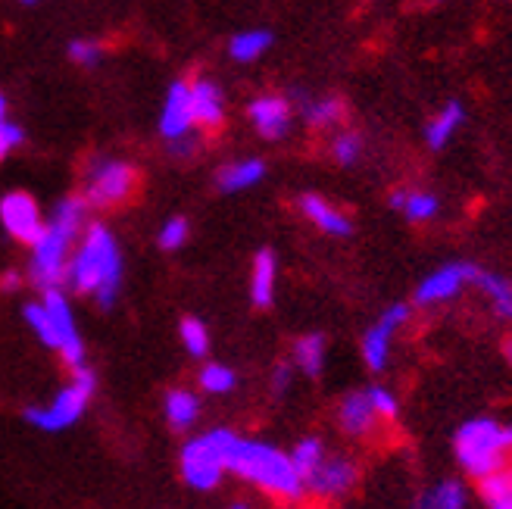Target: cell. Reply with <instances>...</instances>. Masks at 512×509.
<instances>
[{"label": "cell", "mask_w": 512, "mask_h": 509, "mask_svg": "<svg viewBox=\"0 0 512 509\" xmlns=\"http://www.w3.org/2000/svg\"><path fill=\"white\" fill-rule=\"evenodd\" d=\"M63 282L75 294H91L100 310H113L122 285V253L107 225H85L82 244L69 257Z\"/></svg>", "instance_id": "6da1fadb"}, {"label": "cell", "mask_w": 512, "mask_h": 509, "mask_svg": "<svg viewBox=\"0 0 512 509\" xmlns=\"http://www.w3.org/2000/svg\"><path fill=\"white\" fill-rule=\"evenodd\" d=\"M85 213L88 203L82 194H69L54 207V216L44 225V235L32 244L29 278L35 288L50 291L63 285L72 247L85 235Z\"/></svg>", "instance_id": "7a4b0ae2"}, {"label": "cell", "mask_w": 512, "mask_h": 509, "mask_svg": "<svg viewBox=\"0 0 512 509\" xmlns=\"http://www.w3.org/2000/svg\"><path fill=\"white\" fill-rule=\"evenodd\" d=\"M225 472L263 488L269 497L281 503H297L306 494V485L300 472L294 469L291 456L263 441H247L235 435L225 447Z\"/></svg>", "instance_id": "3957f363"}, {"label": "cell", "mask_w": 512, "mask_h": 509, "mask_svg": "<svg viewBox=\"0 0 512 509\" xmlns=\"http://www.w3.org/2000/svg\"><path fill=\"white\" fill-rule=\"evenodd\" d=\"M456 460L472 478H488L512 466V428L494 419H472L456 431Z\"/></svg>", "instance_id": "277c9868"}, {"label": "cell", "mask_w": 512, "mask_h": 509, "mask_svg": "<svg viewBox=\"0 0 512 509\" xmlns=\"http://www.w3.org/2000/svg\"><path fill=\"white\" fill-rule=\"evenodd\" d=\"M97 394V375L91 366H82V369H72V381L54 397L50 406H25V422L41 428V431H63L69 425H75L85 410L91 397Z\"/></svg>", "instance_id": "5b68a950"}, {"label": "cell", "mask_w": 512, "mask_h": 509, "mask_svg": "<svg viewBox=\"0 0 512 509\" xmlns=\"http://www.w3.org/2000/svg\"><path fill=\"white\" fill-rule=\"evenodd\" d=\"M138 185H141V175L132 163L104 157L88 166L82 197L88 203V210H113L132 200Z\"/></svg>", "instance_id": "8992f818"}, {"label": "cell", "mask_w": 512, "mask_h": 509, "mask_svg": "<svg viewBox=\"0 0 512 509\" xmlns=\"http://www.w3.org/2000/svg\"><path fill=\"white\" fill-rule=\"evenodd\" d=\"M235 438L232 428H213L182 447V478L194 491H213L225 475V447Z\"/></svg>", "instance_id": "52a82bcc"}, {"label": "cell", "mask_w": 512, "mask_h": 509, "mask_svg": "<svg viewBox=\"0 0 512 509\" xmlns=\"http://www.w3.org/2000/svg\"><path fill=\"white\" fill-rule=\"evenodd\" d=\"M356 481H360V469L344 453H325L322 463L303 478L306 494H313L319 500H341L347 497Z\"/></svg>", "instance_id": "ba28073f"}, {"label": "cell", "mask_w": 512, "mask_h": 509, "mask_svg": "<svg viewBox=\"0 0 512 509\" xmlns=\"http://www.w3.org/2000/svg\"><path fill=\"white\" fill-rule=\"evenodd\" d=\"M0 225H4V232L19 241V244H35L41 235H44V216H41V207L32 194L25 191H10L0 197Z\"/></svg>", "instance_id": "9c48e42d"}, {"label": "cell", "mask_w": 512, "mask_h": 509, "mask_svg": "<svg viewBox=\"0 0 512 509\" xmlns=\"http://www.w3.org/2000/svg\"><path fill=\"white\" fill-rule=\"evenodd\" d=\"M47 316L54 319L57 332H60V360L69 366V369H82L85 366V344L79 338V328H75V316H72V307H69V297L60 291V288H50L44 291L41 297Z\"/></svg>", "instance_id": "30bf717a"}, {"label": "cell", "mask_w": 512, "mask_h": 509, "mask_svg": "<svg viewBox=\"0 0 512 509\" xmlns=\"http://www.w3.org/2000/svg\"><path fill=\"white\" fill-rule=\"evenodd\" d=\"M406 319H409V307H406V303H394V307L384 310V313L378 316V322L363 335V344H360V350H363V363H366L372 372H381L384 366H388L394 335L406 325Z\"/></svg>", "instance_id": "8fae6325"}, {"label": "cell", "mask_w": 512, "mask_h": 509, "mask_svg": "<svg viewBox=\"0 0 512 509\" xmlns=\"http://www.w3.org/2000/svg\"><path fill=\"white\" fill-rule=\"evenodd\" d=\"M475 269L478 266H472V263H447L441 269H434L431 275H425L419 282L416 303L419 307H438V303L453 300L466 285H472Z\"/></svg>", "instance_id": "7c38bea8"}, {"label": "cell", "mask_w": 512, "mask_h": 509, "mask_svg": "<svg viewBox=\"0 0 512 509\" xmlns=\"http://www.w3.org/2000/svg\"><path fill=\"white\" fill-rule=\"evenodd\" d=\"M247 116L256 135L266 141H281L291 132V100H285L281 94H260L247 107Z\"/></svg>", "instance_id": "4fadbf2b"}, {"label": "cell", "mask_w": 512, "mask_h": 509, "mask_svg": "<svg viewBox=\"0 0 512 509\" xmlns=\"http://www.w3.org/2000/svg\"><path fill=\"white\" fill-rule=\"evenodd\" d=\"M194 110H191V85L188 82H175L166 91L163 100V113H160V135L172 144L185 135H194Z\"/></svg>", "instance_id": "5bb4252c"}, {"label": "cell", "mask_w": 512, "mask_h": 509, "mask_svg": "<svg viewBox=\"0 0 512 509\" xmlns=\"http://www.w3.org/2000/svg\"><path fill=\"white\" fill-rule=\"evenodd\" d=\"M191 85V110H194V125H200L203 132H216L225 122V97L222 88L207 79V75H194L188 79Z\"/></svg>", "instance_id": "9a60e30c"}, {"label": "cell", "mask_w": 512, "mask_h": 509, "mask_svg": "<svg viewBox=\"0 0 512 509\" xmlns=\"http://www.w3.org/2000/svg\"><path fill=\"white\" fill-rule=\"evenodd\" d=\"M297 207H300V213L310 219L319 232H325V235H331V238H347L350 232H353V222H350V216L347 213H341L335 203H328L325 197H319V194H303L300 200H297Z\"/></svg>", "instance_id": "2e32d148"}, {"label": "cell", "mask_w": 512, "mask_h": 509, "mask_svg": "<svg viewBox=\"0 0 512 509\" xmlns=\"http://www.w3.org/2000/svg\"><path fill=\"white\" fill-rule=\"evenodd\" d=\"M338 425L350 438H369L372 435L375 425H378V416L372 410L366 391H353L338 403Z\"/></svg>", "instance_id": "e0dca14e"}, {"label": "cell", "mask_w": 512, "mask_h": 509, "mask_svg": "<svg viewBox=\"0 0 512 509\" xmlns=\"http://www.w3.org/2000/svg\"><path fill=\"white\" fill-rule=\"evenodd\" d=\"M463 122H466V107L459 100H447L425 125V144L431 150H444L453 141V135L463 129Z\"/></svg>", "instance_id": "ac0fdd59"}, {"label": "cell", "mask_w": 512, "mask_h": 509, "mask_svg": "<svg viewBox=\"0 0 512 509\" xmlns=\"http://www.w3.org/2000/svg\"><path fill=\"white\" fill-rule=\"evenodd\" d=\"M275 278H278V260L272 250H260L253 257V266H250V300L253 307H272L275 300Z\"/></svg>", "instance_id": "d6986e66"}, {"label": "cell", "mask_w": 512, "mask_h": 509, "mask_svg": "<svg viewBox=\"0 0 512 509\" xmlns=\"http://www.w3.org/2000/svg\"><path fill=\"white\" fill-rule=\"evenodd\" d=\"M263 178H266V163L250 157V160H235V163L222 166L216 175V185L225 194H235V191H247L253 185H260Z\"/></svg>", "instance_id": "ffe728a7"}, {"label": "cell", "mask_w": 512, "mask_h": 509, "mask_svg": "<svg viewBox=\"0 0 512 509\" xmlns=\"http://www.w3.org/2000/svg\"><path fill=\"white\" fill-rule=\"evenodd\" d=\"M388 203L397 213H403L409 222H428V219L438 216V210H441L438 197L428 194V191H413V188H397L388 197Z\"/></svg>", "instance_id": "44dd1931"}, {"label": "cell", "mask_w": 512, "mask_h": 509, "mask_svg": "<svg viewBox=\"0 0 512 509\" xmlns=\"http://www.w3.org/2000/svg\"><path fill=\"white\" fill-rule=\"evenodd\" d=\"M472 285H475L484 297H488L491 310H494L500 319L512 322V282H509V278H503V275H497V272L475 269Z\"/></svg>", "instance_id": "7402d4cb"}, {"label": "cell", "mask_w": 512, "mask_h": 509, "mask_svg": "<svg viewBox=\"0 0 512 509\" xmlns=\"http://www.w3.org/2000/svg\"><path fill=\"white\" fill-rule=\"evenodd\" d=\"M200 416V400L197 394L185 391V388H172L166 394V422L172 431H188Z\"/></svg>", "instance_id": "603a6c76"}, {"label": "cell", "mask_w": 512, "mask_h": 509, "mask_svg": "<svg viewBox=\"0 0 512 509\" xmlns=\"http://www.w3.org/2000/svg\"><path fill=\"white\" fill-rule=\"evenodd\" d=\"M303 119L306 125H313V129H331V125H338L344 119V100L341 97H306L303 104Z\"/></svg>", "instance_id": "cb8c5ba5"}, {"label": "cell", "mask_w": 512, "mask_h": 509, "mask_svg": "<svg viewBox=\"0 0 512 509\" xmlns=\"http://www.w3.org/2000/svg\"><path fill=\"white\" fill-rule=\"evenodd\" d=\"M269 47H272V32L247 29V32H238L232 41H228V54H232L235 63H253V60H260Z\"/></svg>", "instance_id": "d4e9b609"}, {"label": "cell", "mask_w": 512, "mask_h": 509, "mask_svg": "<svg viewBox=\"0 0 512 509\" xmlns=\"http://www.w3.org/2000/svg\"><path fill=\"white\" fill-rule=\"evenodd\" d=\"M466 503H469V497L459 481H441L438 488L425 491L416 500V509H466Z\"/></svg>", "instance_id": "484cf974"}, {"label": "cell", "mask_w": 512, "mask_h": 509, "mask_svg": "<svg viewBox=\"0 0 512 509\" xmlns=\"http://www.w3.org/2000/svg\"><path fill=\"white\" fill-rule=\"evenodd\" d=\"M294 363L300 366V372H306L310 378H316L325 366V338L322 335H303L294 344Z\"/></svg>", "instance_id": "4316f807"}, {"label": "cell", "mask_w": 512, "mask_h": 509, "mask_svg": "<svg viewBox=\"0 0 512 509\" xmlns=\"http://www.w3.org/2000/svg\"><path fill=\"white\" fill-rule=\"evenodd\" d=\"M25 322L32 325V332L41 338V344H47V347H54V350H60V332H57V325H54V319L47 316V310H44V303L38 300V303H25Z\"/></svg>", "instance_id": "83f0119b"}, {"label": "cell", "mask_w": 512, "mask_h": 509, "mask_svg": "<svg viewBox=\"0 0 512 509\" xmlns=\"http://www.w3.org/2000/svg\"><path fill=\"white\" fill-rule=\"evenodd\" d=\"M288 456H291L294 469L300 472V478H306V475H310V472L322 463L325 444H322L319 438H303V441H297V447H294Z\"/></svg>", "instance_id": "f1b7e54d"}, {"label": "cell", "mask_w": 512, "mask_h": 509, "mask_svg": "<svg viewBox=\"0 0 512 509\" xmlns=\"http://www.w3.org/2000/svg\"><path fill=\"white\" fill-rule=\"evenodd\" d=\"M178 335H182V344H185V350L191 353V356H207V350H210V332H207V325H203L200 319H194V316H188V319H182V325H178Z\"/></svg>", "instance_id": "f546056e"}, {"label": "cell", "mask_w": 512, "mask_h": 509, "mask_svg": "<svg viewBox=\"0 0 512 509\" xmlns=\"http://www.w3.org/2000/svg\"><path fill=\"white\" fill-rule=\"evenodd\" d=\"M235 385H238V375L228 366L210 363L200 369V388L207 394H228V391H235Z\"/></svg>", "instance_id": "4dcf8cb0"}, {"label": "cell", "mask_w": 512, "mask_h": 509, "mask_svg": "<svg viewBox=\"0 0 512 509\" xmlns=\"http://www.w3.org/2000/svg\"><path fill=\"white\" fill-rule=\"evenodd\" d=\"M331 157H335L338 166H353L356 160L363 157V138L360 132H338L331 138Z\"/></svg>", "instance_id": "1f68e13d"}, {"label": "cell", "mask_w": 512, "mask_h": 509, "mask_svg": "<svg viewBox=\"0 0 512 509\" xmlns=\"http://www.w3.org/2000/svg\"><path fill=\"white\" fill-rule=\"evenodd\" d=\"M188 235H191V225H188V219H185V216H172V219H169V222L160 228V238H157V244H160L163 250H178V247H185Z\"/></svg>", "instance_id": "d6a6232c"}, {"label": "cell", "mask_w": 512, "mask_h": 509, "mask_svg": "<svg viewBox=\"0 0 512 509\" xmlns=\"http://www.w3.org/2000/svg\"><path fill=\"white\" fill-rule=\"evenodd\" d=\"M366 397H369V403H372V410H375V416L378 419H397V413H400V406H397V397L388 391V388H381V385H375V388H369L366 391Z\"/></svg>", "instance_id": "836d02e7"}, {"label": "cell", "mask_w": 512, "mask_h": 509, "mask_svg": "<svg viewBox=\"0 0 512 509\" xmlns=\"http://www.w3.org/2000/svg\"><path fill=\"white\" fill-rule=\"evenodd\" d=\"M100 54H104V47H100L97 41H88V38H79V41L69 44V57L79 66H94L100 60Z\"/></svg>", "instance_id": "e575fe53"}, {"label": "cell", "mask_w": 512, "mask_h": 509, "mask_svg": "<svg viewBox=\"0 0 512 509\" xmlns=\"http://www.w3.org/2000/svg\"><path fill=\"white\" fill-rule=\"evenodd\" d=\"M25 141V132L19 129L16 122H10L7 116L0 119V160H7V154L13 147H19Z\"/></svg>", "instance_id": "d590c367"}, {"label": "cell", "mask_w": 512, "mask_h": 509, "mask_svg": "<svg viewBox=\"0 0 512 509\" xmlns=\"http://www.w3.org/2000/svg\"><path fill=\"white\" fill-rule=\"evenodd\" d=\"M291 388V366L288 363H281V366H275V372H272V391L275 394H285Z\"/></svg>", "instance_id": "8d00e7d4"}, {"label": "cell", "mask_w": 512, "mask_h": 509, "mask_svg": "<svg viewBox=\"0 0 512 509\" xmlns=\"http://www.w3.org/2000/svg\"><path fill=\"white\" fill-rule=\"evenodd\" d=\"M169 147H172V154H175V157H191V154H194V147H197V135H185V138L172 141Z\"/></svg>", "instance_id": "74e56055"}, {"label": "cell", "mask_w": 512, "mask_h": 509, "mask_svg": "<svg viewBox=\"0 0 512 509\" xmlns=\"http://www.w3.org/2000/svg\"><path fill=\"white\" fill-rule=\"evenodd\" d=\"M19 288H22V272H16V269L0 272V291L13 294V291H19Z\"/></svg>", "instance_id": "f35d334b"}, {"label": "cell", "mask_w": 512, "mask_h": 509, "mask_svg": "<svg viewBox=\"0 0 512 509\" xmlns=\"http://www.w3.org/2000/svg\"><path fill=\"white\" fill-rule=\"evenodd\" d=\"M7 116V97H4V91H0V119Z\"/></svg>", "instance_id": "ab89813d"}, {"label": "cell", "mask_w": 512, "mask_h": 509, "mask_svg": "<svg viewBox=\"0 0 512 509\" xmlns=\"http://www.w3.org/2000/svg\"><path fill=\"white\" fill-rule=\"evenodd\" d=\"M506 356H509V363H512V341L506 344Z\"/></svg>", "instance_id": "60d3db41"}, {"label": "cell", "mask_w": 512, "mask_h": 509, "mask_svg": "<svg viewBox=\"0 0 512 509\" xmlns=\"http://www.w3.org/2000/svg\"><path fill=\"white\" fill-rule=\"evenodd\" d=\"M428 4H444V0H428Z\"/></svg>", "instance_id": "b9f144b4"}, {"label": "cell", "mask_w": 512, "mask_h": 509, "mask_svg": "<svg viewBox=\"0 0 512 509\" xmlns=\"http://www.w3.org/2000/svg\"><path fill=\"white\" fill-rule=\"evenodd\" d=\"M232 509H247V506H241V503H235V506H232Z\"/></svg>", "instance_id": "7bdbcfd3"}, {"label": "cell", "mask_w": 512, "mask_h": 509, "mask_svg": "<svg viewBox=\"0 0 512 509\" xmlns=\"http://www.w3.org/2000/svg\"><path fill=\"white\" fill-rule=\"evenodd\" d=\"M22 4H35V0H22Z\"/></svg>", "instance_id": "ee69618b"}, {"label": "cell", "mask_w": 512, "mask_h": 509, "mask_svg": "<svg viewBox=\"0 0 512 509\" xmlns=\"http://www.w3.org/2000/svg\"><path fill=\"white\" fill-rule=\"evenodd\" d=\"M509 475H512V466H509Z\"/></svg>", "instance_id": "f6af8a7d"}]
</instances>
